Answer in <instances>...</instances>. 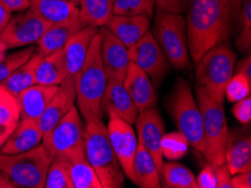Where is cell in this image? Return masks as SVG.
<instances>
[{"label": "cell", "mask_w": 251, "mask_h": 188, "mask_svg": "<svg viewBox=\"0 0 251 188\" xmlns=\"http://www.w3.org/2000/svg\"><path fill=\"white\" fill-rule=\"evenodd\" d=\"M52 159L41 142L30 150L17 155L0 153V170L16 187L43 188Z\"/></svg>", "instance_id": "5b68a950"}, {"label": "cell", "mask_w": 251, "mask_h": 188, "mask_svg": "<svg viewBox=\"0 0 251 188\" xmlns=\"http://www.w3.org/2000/svg\"><path fill=\"white\" fill-rule=\"evenodd\" d=\"M98 34L100 37V54L106 78L107 80L123 81L131 62L128 49L105 26H101Z\"/></svg>", "instance_id": "5bb4252c"}, {"label": "cell", "mask_w": 251, "mask_h": 188, "mask_svg": "<svg viewBox=\"0 0 251 188\" xmlns=\"http://www.w3.org/2000/svg\"><path fill=\"white\" fill-rule=\"evenodd\" d=\"M226 163L231 175L251 171L250 135L230 132L226 150Z\"/></svg>", "instance_id": "cb8c5ba5"}, {"label": "cell", "mask_w": 251, "mask_h": 188, "mask_svg": "<svg viewBox=\"0 0 251 188\" xmlns=\"http://www.w3.org/2000/svg\"><path fill=\"white\" fill-rule=\"evenodd\" d=\"M133 183L141 188L161 187L160 172L150 153L139 144L133 161Z\"/></svg>", "instance_id": "484cf974"}, {"label": "cell", "mask_w": 251, "mask_h": 188, "mask_svg": "<svg viewBox=\"0 0 251 188\" xmlns=\"http://www.w3.org/2000/svg\"><path fill=\"white\" fill-rule=\"evenodd\" d=\"M237 55L227 43L208 50L196 63L197 86L206 90L216 101H224V88L234 74Z\"/></svg>", "instance_id": "8992f818"}, {"label": "cell", "mask_w": 251, "mask_h": 188, "mask_svg": "<svg viewBox=\"0 0 251 188\" xmlns=\"http://www.w3.org/2000/svg\"><path fill=\"white\" fill-rule=\"evenodd\" d=\"M128 57L131 62L146 72L154 87H160L166 76L170 72V63L150 29L128 48Z\"/></svg>", "instance_id": "30bf717a"}, {"label": "cell", "mask_w": 251, "mask_h": 188, "mask_svg": "<svg viewBox=\"0 0 251 188\" xmlns=\"http://www.w3.org/2000/svg\"><path fill=\"white\" fill-rule=\"evenodd\" d=\"M232 188H251V171L232 175Z\"/></svg>", "instance_id": "7bdbcfd3"}, {"label": "cell", "mask_w": 251, "mask_h": 188, "mask_svg": "<svg viewBox=\"0 0 251 188\" xmlns=\"http://www.w3.org/2000/svg\"><path fill=\"white\" fill-rule=\"evenodd\" d=\"M21 120L16 97L0 86V149Z\"/></svg>", "instance_id": "f1b7e54d"}, {"label": "cell", "mask_w": 251, "mask_h": 188, "mask_svg": "<svg viewBox=\"0 0 251 188\" xmlns=\"http://www.w3.org/2000/svg\"><path fill=\"white\" fill-rule=\"evenodd\" d=\"M115 0H80L79 16L86 25L101 27L113 16Z\"/></svg>", "instance_id": "f546056e"}, {"label": "cell", "mask_w": 251, "mask_h": 188, "mask_svg": "<svg viewBox=\"0 0 251 188\" xmlns=\"http://www.w3.org/2000/svg\"><path fill=\"white\" fill-rule=\"evenodd\" d=\"M106 128L109 142L120 161L124 175L133 182V161L138 150L139 141L132 124L121 118L113 117L109 118Z\"/></svg>", "instance_id": "7c38bea8"}, {"label": "cell", "mask_w": 251, "mask_h": 188, "mask_svg": "<svg viewBox=\"0 0 251 188\" xmlns=\"http://www.w3.org/2000/svg\"><path fill=\"white\" fill-rule=\"evenodd\" d=\"M42 139H43V133L36 120L21 118L5 144L0 149V153L17 155V153L25 152L39 145Z\"/></svg>", "instance_id": "d6986e66"}, {"label": "cell", "mask_w": 251, "mask_h": 188, "mask_svg": "<svg viewBox=\"0 0 251 188\" xmlns=\"http://www.w3.org/2000/svg\"><path fill=\"white\" fill-rule=\"evenodd\" d=\"M197 188H216L215 166L208 163L196 177Z\"/></svg>", "instance_id": "ab89813d"}, {"label": "cell", "mask_w": 251, "mask_h": 188, "mask_svg": "<svg viewBox=\"0 0 251 188\" xmlns=\"http://www.w3.org/2000/svg\"><path fill=\"white\" fill-rule=\"evenodd\" d=\"M240 7L241 0H193L186 32L194 63L210 49L231 40L239 27Z\"/></svg>", "instance_id": "6da1fadb"}, {"label": "cell", "mask_w": 251, "mask_h": 188, "mask_svg": "<svg viewBox=\"0 0 251 188\" xmlns=\"http://www.w3.org/2000/svg\"><path fill=\"white\" fill-rule=\"evenodd\" d=\"M98 33V27L87 25L78 30L72 36L63 49L64 59H66L68 75L75 77L85 63L91 40Z\"/></svg>", "instance_id": "7402d4cb"}, {"label": "cell", "mask_w": 251, "mask_h": 188, "mask_svg": "<svg viewBox=\"0 0 251 188\" xmlns=\"http://www.w3.org/2000/svg\"><path fill=\"white\" fill-rule=\"evenodd\" d=\"M171 117L176 122L179 132L187 139L189 145L203 153V121L200 107L194 98L191 85L184 79H178L168 101Z\"/></svg>", "instance_id": "ba28073f"}, {"label": "cell", "mask_w": 251, "mask_h": 188, "mask_svg": "<svg viewBox=\"0 0 251 188\" xmlns=\"http://www.w3.org/2000/svg\"><path fill=\"white\" fill-rule=\"evenodd\" d=\"M75 77L68 75L61 85H59L58 90L53 95L50 102L45 107L41 116L37 120L41 131L43 134L54 126L64 115L75 106Z\"/></svg>", "instance_id": "9a60e30c"}, {"label": "cell", "mask_w": 251, "mask_h": 188, "mask_svg": "<svg viewBox=\"0 0 251 188\" xmlns=\"http://www.w3.org/2000/svg\"><path fill=\"white\" fill-rule=\"evenodd\" d=\"M234 70H237L235 72L238 74H241L246 77L247 79L251 81V57H250V52H248V55L240 61L238 63L237 67H234Z\"/></svg>", "instance_id": "ee69618b"}, {"label": "cell", "mask_w": 251, "mask_h": 188, "mask_svg": "<svg viewBox=\"0 0 251 188\" xmlns=\"http://www.w3.org/2000/svg\"><path fill=\"white\" fill-rule=\"evenodd\" d=\"M63 159L69 162L70 177L74 188H102L96 171L87 159L83 145L63 157Z\"/></svg>", "instance_id": "603a6c76"}, {"label": "cell", "mask_w": 251, "mask_h": 188, "mask_svg": "<svg viewBox=\"0 0 251 188\" xmlns=\"http://www.w3.org/2000/svg\"><path fill=\"white\" fill-rule=\"evenodd\" d=\"M153 0H115L113 5V15L124 16H147L154 14Z\"/></svg>", "instance_id": "836d02e7"}, {"label": "cell", "mask_w": 251, "mask_h": 188, "mask_svg": "<svg viewBox=\"0 0 251 188\" xmlns=\"http://www.w3.org/2000/svg\"><path fill=\"white\" fill-rule=\"evenodd\" d=\"M85 126L81 115L75 106L68 112L53 128L43 134L42 144L52 158H63L83 145Z\"/></svg>", "instance_id": "9c48e42d"}, {"label": "cell", "mask_w": 251, "mask_h": 188, "mask_svg": "<svg viewBox=\"0 0 251 188\" xmlns=\"http://www.w3.org/2000/svg\"><path fill=\"white\" fill-rule=\"evenodd\" d=\"M29 8L51 24L79 16L78 5L67 0H29Z\"/></svg>", "instance_id": "4316f807"}, {"label": "cell", "mask_w": 251, "mask_h": 188, "mask_svg": "<svg viewBox=\"0 0 251 188\" xmlns=\"http://www.w3.org/2000/svg\"><path fill=\"white\" fill-rule=\"evenodd\" d=\"M42 57L43 56L37 52L35 54L33 53V55L26 62L18 67L14 72H11L8 78L2 80L0 82V86L5 88L14 97H17L18 94L22 93L23 90L36 83L35 70Z\"/></svg>", "instance_id": "83f0119b"}, {"label": "cell", "mask_w": 251, "mask_h": 188, "mask_svg": "<svg viewBox=\"0 0 251 188\" xmlns=\"http://www.w3.org/2000/svg\"><path fill=\"white\" fill-rule=\"evenodd\" d=\"M251 81L241 74L232 75L226 88H224V96H226L230 103H237L241 99L250 96Z\"/></svg>", "instance_id": "d590c367"}, {"label": "cell", "mask_w": 251, "mask_h": 188, "mask_svg": "<svg viewBox=\"0 0 251 188\" xmlns=\"http://www.w3.org/2000/svg\"><path fill=\"white\" fill-rule=\"evenodd\" d=\"M45 188H74L70 177L69 162L63 158H53L47 172Z\"/></svg>", "instance_id": "1f68e13d"}, {"label": "cell", "mask_w": 251, "mask_h": 188, "mask_svg": "<svg viewBox=\"0 0 251 188\" xmlns=\"http://www.w3.org/2000/svg\"><path fill=\"white\" fill-rule=\"evenodd\" d=\"M153 33L170 66L177 71L186 70L189 67V51L185 18L157 9Z\"/></svg>", "instance_id": "52a82bcc"}, {"label": "cell", "mask_w": 251, "mask_h": 188, "mask_svg": "<svg viewBox=\"0 0 251 188\" xmlns=\"http://www.w3.org/2000/svg\"><path fill=\"white\" fill-rule=\"evenodd\" d=\"M58 87L34 83L18 94L16 99L20 107L21 118L39 120L50 99L58 90Z\"/></svg>", "instance_id": "44dd1931"}, {"label": "cell", "mask_w": 251, "mask_h": 188, "mask_svg": "<svg viewBox=\"0 0 251 188\" xmlns=\"http://www.w3.org/2000/svg\"><path fill=\"white\" fill-rule=\"evenodd\" d=\"M196 97L203 121V155L212 166H220L226 162L230 134L223 103L216 101L199 86L196 88Z\"/></svg>", "instance_id": "277c9868"}, {"label": "cell", "mask_w": 251, "mask_h": 188, "mask_svg": "<svg viewBox=\"0 0 251 188\" xmlns=\"http://www.w3.org/2000/svg\"><path fill=\"white\" fill-rule=\"evenodd\" d=\"M0 6L9 13L24 11L29 8V0H0Z\"/></svg>", "instance_id": "b9f144b4"}, {"label": "cell", "mask_w": 251, "mask_h": 188, "mask_svg": "<svg viewBox=\"0 0 251 188\" xmlns=\"http://www.w3.org/2000/svg\"><path fill=\"white\" fill-rule=\"evenodd\" d=\"M87 26L80 16L51 24L37 42V53L42 56L63 50L78 30Z\"/></svg>", "instance_id": "ac0fdd59"}, {"label": "cell", "mask_w": 251, "mask_h": 188, "mask_svg": "<svg viewBox=\"0 0 251 188\" xmlns=\"http://www.w3.org/2000/svg\"><path fill=\"white\" fill-rule=\"evenodd\" d=\"M136 131H138L139 144L150 153L152 159L157 164L159 172L163 163L161 155V140L165 134V124L160 113L157 109L150 108L138 114L135 120Z\"/></svg>", "instance_id": "4fadbf2b"}, {"label": "cell", "mask_w": 251, "mask_h": 188, "mask_svg": "<svg viewBox=\"0 0 251 188\" xmlns=\"http://www.w3.org/2000/svg\"><path fill=\"white\" fill-rule=\"evenodd\" d=\"M189 143L181 132L165 133L161 140L162 158L169 161L181 159L188 151Z\"/></svg>", "instance_id": "d6a6232c"}, {"label": "cell", "mask_w": 251, "mask_h": 188, "mask_svg": "<svg viewBox=\"0 0 251 188\" xmlns=\"http://www.w3.org/2000/svg\"><path fill=\"white\" fill-rule=\"evenodd\" d=\"M51 23L45 21L30 8L24 13L11 16L9 22L0 32V40L8 49L37 44Z\"/></svg>", "instance_id": "8fae6325"}, {"label": "cell", "mask_w": 251, "mask_h": 188, "mask_svg": "<svg viewBox=\"0 0 251 188\" xmlns=\"http://www.w3.org/2000/svg\"><path fill=\"white\" fill-rule=\"evenodd\" d=\"M34 51H35V47L29 45L28 48L11 53L0 60V82L8 78L11 72H14L18 67L26 62L33 55Z\"/></svg>", "instance_id": "8d00e7d4"}, {"label": "cell", "mask_w": 251, "mask_h": 188, "mask_svg": "<svg viewBox=\"0 0 251 188\" xmlns=\"http://www.w3.org/2000/svg\"><path fill=\"white\" fill-rule=\"evenodd\" d=\"M234 117L237 118L239 123L243 125L249 124L251 121V98L248 97L241 99L237 103H234L233 108H232Z\"/></svg>", "instance_id": "f35d334b"}, {"label": "cell", "mask_w": 251, "mask_h": 188, "mask_svg": "<svg viewBox=\"0 0 251 188\" xmlns=\"http://www.w3.org/2000/svg\"><path fill=\"white\" fill-rule=\"evenodd\" d=\"M123 85L127 93L130 94L132 101L134 102L139 113L143 110L153 108L157 104V91L146 72L130 62L124 77Z\"/></svg>", "instance_id": "e0dca14e"}, {"label": "cell", "mask_w": 251, "mask_h": 188, "mask_svg": "<svg viewBox=\"0 0 251 188\" xmlns=\"http://www.w3.org/2000/svg\"><path fill=\"white\" fill-rule=\"evenodd\" d=\"M67 1L74 2V3H75V5H79V3H80V0H67Z\"/></svg>", "instance_id": "c3c4849f"}, {"label": "cell", "mask_w": 251, "mask_h": 188, "mask_svg": "<svg viewBox=\"0 0 251 188\" xmlns=\"http://www.w3.org/2000/svg\"><path fill=\"white\" fill-rule=\"evenodd\" d=\"M11 17V14L9 11H7L5 8H2L0 6V32L3 29V27L7 25V23L9 22V19Z\"/></svg>", "instance_id": "f6af8a7d"}, {"label": "cell", "mask_w": 251, "mask_h": 188, "mask_svg": "<svg viewBox=\"0 0 251 188\" xmlns=\"http://www.w3.org/2000/svg\"><path fill=\"white\" fill-rule=\"evenodd\" d=\"M150 17L113 15L104 25L127 49L150 29Z\"/></svg>", "instance_id": "ffe728a7"}, {"label": "cell", "mask_w": 251, "mask_h": 188, "mask_svg": "<svg viewBox=\"0 0 251 188\" xmlns=\"http://www.w3.org/2000/svg\"><path fill=\"white\" fill-rule=\"evenodd\" d=\"M8 48H7V45L3 43V42L0 40V60H2L3 57H5V53Z\"/></svg>", "instance_id": "7dc6e473"}, {"label": "cell", "mask_w": 251, "mask_h": 188, "mask_svg": "<svg viewBox=\"0 0 251 188\" xmlns=\"http://www.w3.org/2000/svg\"><path fill=\"white\" fill-rule=\"evenodd\" d=\"M83 149L91 167L96 171L102 188H121L124 172L108 139L107 128L101 118L86 123Z\"/></svg>", "instance_id": "3957f363"}, {"label": "cell", "mask_w": 251, "mask_h": 188, "mask_svg": "<svg viewBox=\"0 0 251 188\" xmlns=\"http://www.w3.org/2000/svg\"><path fill=\"white\" fill-rule=\"evenodd\" d=\"M68 76L63 50L42 57L35 70L36 83L48 86H59Z\"/></svg>", "instance_id": "d4e9b609"}, {"label": "cell", "mask_w": 251, "mask_h": 188, "mask_svg": "<svg viewBox=\"0 0 251 188\" xmlns=\"http://www.w3.org/2000/svg\"><path fill=\"white\" fill-rule=\"evenodd\" d=\"M238 30L235 47L240 52H249L251 47V0H241Z\"/></svg>", "instance_id": "e575fe53"}, {"label": "cell", "mask_w": 251, "mask_h": 188, "mask_svg": "<svg viewBox=\"0 0 251 188\" xmlns=\"http://www.w3.org/2000/svg\"><path fill=\"white\" fill-rule=\"evenodd\" d=\"M215 174H216V188H232V183H231L232 175L226 162L215 167Z\"/></svg>", "instance_id": "60d3db41"}, {"label": "cell", "mask_w": 251, "mask_h": 188, "mask_svg": "<svg viewBox=\"0 0 251 188\" xmlns=\"http://www.w3.org/2000/svg\"><path fill=\"white\" fill-rule=\"evenodd\" d=\"M0 188H16L8 176L1 170H0Z\"/></svg>", "instance_id": "bcb514c9"}, {"label": "cell", "mask_w": 251, "mask_h": 188, "mask_svg": "<svg viewBox=\"0 0 251 188\" xmlns=\"http://www.w3.org/2000/svg\"><path fill=\"white\" fill-rule=\"evenodd\" d=\"M101 109L102 114H107L108 118L117 117L130 124H134L139 114L123 81L117 80H107L101 99Z\"/></svg>", "instance_id": "2e32d148"}, {"label": "cell", "mask_w": 251, "mask_h": 188, "mask_svg": "<svg viewBox=\"0 0 251 188\" xmlns=\"http://www.w3.org/2000/svg\"><path fill=\"white\" fill-rule=\"evenodd\" d=\"M107 83L100 54V37L91 40L86 61L75 76V94L78 110L85 122L101 118V99Z\"/></svg>", "instance_id": "7a4b0ae2"}, {"label": "cell", "mask_w": 251, "mask_h": 188, "mask_svg": "<svg viewBox=\"0 0 251 188\" xmlns=\"http://www.w3.org/2000/svg\"><path fill=\"white\" fill-rule=\"evenodd\" d=\"M160 183L166 188H197L193 172L176 162H163L160 169Z\"/></svg>", "instance_id": "4dcf8cb0"}, {"label": "cell", "mask_w": 251, "mask_h": 188, "mask_svg": "<svg viewBox=\"0 0 251 188\" xmlns=\"http://www.w3.org/2000/svg\"><path fill=\"white\" fill-rule=\"evenodd\" d=\"M155 8L166 13L182 15L188 10L193 0H153Z\"/></svg>", "instance_id": "74e56055"}]
</instances>
